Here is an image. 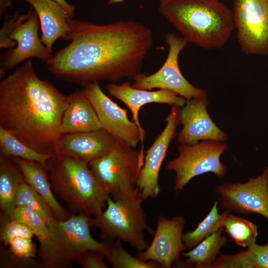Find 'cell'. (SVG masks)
Segmentation results:
<instances>
[{"mask_svg":"<svg viewBox=\"0 0 268 268\" xmlns=\"http://www.w3.org/2000/svg\"><path fill=\"white\" fill-rule=\"evenodd\" d=\"M116 138L103 129L64 135L57 147V153L89 162L108 153Z\"/></svg>","mask_w":268,"mask_h":268,"instance_id":"ac0fdd59","label":"cell"},{"mask_svg":"<svg viewBox=\"0 0 268 268\" xmlns=\"http://www.w3.org/2000/svg\"><path fill=\"white\" fill-rule=\"evenodd\" d=\"M224 230L230 239L237 245L248 247L256 241L258 235L257 225L253 222L228 213Z\"/></svg>","mask_w":268,"mask_h":268,"instance_id":"83f0119b","label":"cell"},{"mask_svg":"<svg viewBox=\"0 0 268 268\" xmlns=\"http://www.w3.org/2000/svg\"><path fill=\"white\" fill-rule=\"evenodd\" d=\"M23 182V174L13 158L0 155V207L5 217L2 223L10 219L17 193Z\"/></svg>","mask_w":268,"mask_h":268,"instance_id":"603a6c76","label":"cell"},{"mask_svg":"<svg viewBox=\"0 0 268 268\" xmlns=\"http://www.w3.org/2000/svg\"><path fill=\"white\" fill-rule=\"evenodd\" d=\"M227 148V144L222 141L211 140L181 144L178 156L166 166L168 170L175 173V191H181L192 179L206 173L211 172L219 178L224 177L227 169L220 156Z\"/></svg>","mask_w":268,"mask_h":268,"instance_id":"ba28073f","label":"cell"},{"mask_svg":"<svg viewBox=\"0 0 268 268\" xmlns=\"http://www.w3.org/2000/svg\"><path fill=\"white\" fill-rule=\"evenodd\" d=\"M91 216L73 214L68 218L60 220L55 217L47 222L61 257L67 263L76 262L85 252H100L107 255L111 242H100L92 236L90 227Z\"/></svg>","mask_w":268,"mask_h":268,"instance_id":"8fae6325","label":"cell"},{"mask_svg":"<svg viewBox=\"0 0 268 268\" xmlns=\"http://www.w3.org/2000/svg\"><path fill=\"white\" fill-rule=\"evenodd\" d=\"M82 90L91 104L103 129L115 138L136 147L140 141V132L137 125L129 119L127 110L107 96L99 82L85 84Z\"/></svg>","mask_w":268,"mask_h":268,"instance_id":"4fadbf2b","label":"cell"},{"mask_svg":"<svg viewBox=\"0 0 268 268\" xmlns=\"http://www.w3.org/2000/svg\"><path fill=\"white\" fill-rule=\"evenodd\" d=\"M145 154L116 139L113 149L105 155L89 162L94 175L112 197L135 187Z\"/></svg>","mask_w":268,"mask_h":268,"instance_id":"52a82bcc","label":"cell"},{"mask_svg":"<svg viewBox=\"0 0 268 268\" xmlns=\"http://www.w3.org/2000/svg\"><path fill=\"white\" fill-rule=\"evenodd\" d=\"M61 4L73 17L74 14L75 7L73 5L68 3L66 0H54Z\"/></svg>","mask_w":268,"mask_h":268,"instance_id":"e575fe53","label":"cell"},{"mask_svg":"<svg viewBox=\"0 0 268 268\" xmlns=\"http://www.w3.org/2000/svg\"><path fill=\"white\" fill-rule=\"evenodd\" d=\"M125 0H108V3L109 4L119 3Z\"/></svg>","mask_w":268,"mask_h":268,"instance_id":"74e56055","label":"cell"},{"mask_svg":"<svg viewBox=\"0 0 268 268\" xmlns=\"http://www.w3.org/2000/svg\"><path fill=\"white\" fill-rule=\"evenodd\" d=\"M105 256L102 253L88 250L84 252L76 262L84 268H109L104 260Z\"/></svg>","mask_w":268,"mask_h":268,"instance_id":"d6a6232c","label":"cell"},{"mask_svg":"<svg viewBox=\"0 0 268 268\" xmlns=\"http://www.w3.org/2000/svg\"><path fill=\"white\" fill-rule=\"evenodd\" d=\"M237 38L246 54H268V0H233Z\"/></svg>","mask_w":268,"mask_h":268,"instance_id":"30bf717a","label":"cell"},{"mask_svg":"<svg viewBox=\"0 0 268 268\" xmlns=\"http://www.w3.org/2000/svg\"><path fill=\"white\" fill-rule=\"evenodd\" d=\"M180 109L179 123L182 128L177 135L181 144H194L200 140L224 142L228 135L212 120L207 111L208 102L206 96L186 100Z\"/></svg>","mask_w":268,"mask_h":268,"instance_id":"2e32d148","label":"cell"},{"mask_svg":"<svg viewBox=\"0 0 268 268\" xmlns=\"http://www.w3.org/2000/svg\"><path fill=\"white\" fill-rule=\"evenodd\" d=\"M179 107L176 105L171 106L170 112L165 119L166 125L164 129L146 152L143 165L135 185L144 201L156 198L160 192L159 173L169 144L176 135L177 128L180 123Z\"/></svg>","mask_w":268,"mask_h":268,"instance_id":"5bb4252c","label":"cell"},{"mask_svg":"<svg viewBox=\"0 0 268 268\" xmlns=\"http://www.w3.org/2000/svg\"><path fill=\"white\" fill-rule=\"evenodd\" d=\"M68 97V104L62 120L61 131L63 135L103 129L91 104L82 90H75Z\"/></svg>","mask_w":268,"mask_h":268,"instance_id":"44dd1931","label":"cell"},{"mask_svg":"<svg viewBox=\"0 0 268 268\" xmlns=\"http://www.w3.org/2000/svg\"><path fill=\"white\" fill-rule=\"evenodd\" d=\"M34 235L31 228L24 222L16 219H10L2 225L0 238L5 245L16 237L32 238Z\"/></svg>","mask_w":268,"mask_h":268,"instance_id":"4dcf8cb0","label":"cell"},{"mask_svg":"<svg viewBox=\"0 0 268 268\" xmlns=\"http://www.w3.org/2000/svg\"><path fill=\"white\" fill-rule=\"evenodd\" d=\"M11 0H0V13L1 14L11 4Z\"/></svg>","mask_w":268,"mask_h":268,"instance_id":"d590c367","label":"cell"},{"mask_svg":"<svg viewBox=\"0 0 268 268\" xmlns=\"http://www.w3.org/2000/svg\"><path fill=\"white\" fill-rule=\"evenodd\" d=\"M16 206L29 207L38 213L47 222L54 217L46 201L25 181L20 185L15 199Z\"/></svg>","mask_w":268,"mask_h":268,"instance_id":"f1b7e54d","label":"cell"},{"mask_svg":"<svg viewBox=\"0 0 268 268\" xmlns=\"http://www.w3.org/2000/svg\"><path fill=\"white\" fill-rule=\"evenodd\" d=\"M221 228L205 238L192 248L183 253L185 262L196 268H211L221 248L227 243V237L222 235Z\"/></svg>","mask_w":268,"mask_h":268,"instance_id":"d4e9b609","label":"cell"},{"mask_svg":"<svg viewBox=\"0 0 268 268\" xmlns=\"http://www.w3.org/2000/svg\"><path fill=\"white\" fill-rule=\"evenodd\" d=\"M0 156L37 162L47 170L48 160L53 155L35 150L1 127H0Z\"/></svg>","mask_w":268,"mask_h":268,"instance_id":"484cf974","label":"cell"},{"mask_svg":"<svg viewBox=\"0 0 268 268\" xmlns=\"http://www.w3.org/2000/svg\"><path fill=\"white\" fill-rule=\"evenodd\" d=\"M68 101L27 60L0 82V127L41 153L56 154Z\"/></svg>","mask_w":268,"mask_h":268,"instance_id":"7a4b0ae2","label":"cell"},{"mask_svg":"<svg viewBox=\"0 0 268 268\" xmlns=\"http://www.w3.org/2000/svg\"><path fill=\"white\" fill-rule=\"evenodd\" d=\"M218 205V201H215L207 215L197 227L194 230L183 234V241L186 249H192L211 234L223 227L229 211L225 210L219 214Z\"/></svg>","mask_w":268,"mask_h":268,"instance_id":"4316f807","label":"cell"},{"mask_svg":"<svg viewBox=\"0 0 268 268\" xmlns=\"http://www.w3.org/2000/svg\"><path fill=\"white\" fill-rule=\"evenodd\" d=\"M143 201L136 187L112 198L110 196L106 209L91 217V225L99 230L105 241L119 240L142 252L148 245L145 231L154 232L147 223L142 206Z\"/></svg>","mask_w":268,"mask_h":268,"instance_id":"5b68a950","label":"cell"},{"mask_svg":"<svg viewBox=\"0 0 268 268\" xmlns=\"http://www.w3.org/2000/svg\"><path fill=\"white\" fill-rule=\"evenodd\" d=\"M211 268H268V243L262 245L255 242L237 254H222Z\"/></svg>","mask_w":268,"mask_h":268,"instance_id":"cb8c5ba5","label":"cell"},{"mask_svg":"<svg viewBox=\"0 0 268 268\" xmlns=\"http://www.w3.org/2000/svg\"><path fill=\"white\" fill-rule=\"evenodd\" d=\"M8 250L14 256L22 259H34L36 256V245L31 238L16 237L8 243Z\"/></svg>","mask_w":268,"mask_h":268,"instance_id":"1f68e13d","label":"cell"},{"mask_svg":"<svg viewBox=\"0 0 268 268\" xmlns=\"http://www.w3.org/2000/svg\"><path fill=\"white\" fill-rule=\"evenodd\" d=\"M106 89L112 97L123 102L131 110L134 122L137 125L140 132V143L142 153H144L143 141L145 132L142 128L138 120L140 109L148 103H156L167 104L172 106L183 107L186 99L176 93L167 89H159L156 91L137 89L132 86L130 81L121 84L109 83L106 86Z\"/></svg>","mask_w":268,"mask_h":268,"instance_id":"e0dca14e","label":"cell"},{"mask_svg":"<svg viewBox=\"0 0 268 268\" xmlns=\"http://www.w3.org/2000/svg\"><path fill=\"white\" fill-rule=\"evenodd\" d=\"M1 257L0 267H17V268H42L39 261L34 259H22L12 255L7 250L2 253Z\"/></svg>","mask_w":268,"mask_h":268,"instance_id":"836d02e7","label":"cell"},{"mask_svg":"<svg viewBox=\"0 0 268 268\" xmlns=\"http://www.w3.org/2000/svg\"><path fill=\"white\" fill-rule=\"evenodd\" d=\"M159 11L188 42L222 47L235 29L232 9L220 0H173Z\"/></svg>","mask_w":268,"mask_h":268,"instance_id":"3957f363","label":"cell"},{"mask_svg":"<svg viewBox=\"0 0 268 268\" xmlns=\"http://www.w3.org/2000/svg\"><path fill=\"white\" fill-rule=\"evenodd\" d=\"M121 241L117 240L111 243L109 251L105 258L115 268H160L153 262L144 261L130 254L123 247Z\"/></svg>","mask_w":268,"mask_h":268,"instance_id":"f546056e","label":"cell"},{"mask_svg":"<svg viewBox=\"0 0 268 268\" xmlns=\"http://www.w3.org/2000/svg\"><path fill=\"white\" fill-rule=\"evenodd\" d=\"M12 158L20 169L24 181L46 201L55 218L65 220L73 214L63 207L55 197L48 175V171L45 167L37 162Z\"/></svg>","mask_w":268,"mask_h":268,"instance_id":"7402d4cb","label":"cell"},{"mask_svg":"<svg viewBox=\"0 0 268 268\" xmlns=\"http://www.w3.org/2000/svg\"><path fill=\"white\" fill-rule=\"evenodd\" d=\"M159 0V9L161 8L164 6H165L166 4H167L168 3L171 2L173 0Z\"/></svg>","mask_w":268,"mask_h":268,"instance_id":"8d00e7d4","label":"cell"},{"mask_svg":"<svg viewBox=\"0 0 268 268\" xmlns=\"http://www.w3.org/2000/svg\"><path fill=\"white\" fill-rule=\"evenodd\" d=\"M185 223L180 215L171 219L160 215L151 243L144 250L138 252L136 257L144 261L157 263L161 268H171L186 249L183 241Z\"/></svg>","mask_w":268,"mask_h":268,"instance_id":"9a60e30c","label":"cell"},{"mask_svg":"<svg viewBox=\"0 0 268 268\" xmlns=\"http://www.w3.org/2000/svg\"><path fill=\"white\" fill-rule=\"evenodd\" d=\"M50 182L57 196L72 214H100L110 195L96 178L89 163L61 154L48 160Z\"/></svg>","mask_w":268,"mask_h":268,"instance_id":"277c9868","label":"cell"},{"mask_svg":"<svg viewBox=\"0 0 268 268\" xmlns=\"http://www.w3.org/2000/svg\"><path fill=\"white\" fill-rule=\"evenodd\" d=\"M220 208L244 214L256 213L268 219V166L245 183H226L216 187Z\"/></svg>","mask_w":268,"mask_h":268,"instance_id":"7c38bea8","label":"cell"},{"mask_svg":"<svg viewBox=\"0 0 268 268\" xmlns=\"http://www.w3.org/2000/svg\"><path fill=\"white\" fill-rule=\"evenodd\" d=\"M165 41L168 47L167 58L162 66L155 72L140 73L132 79L135 88L151 90L162 89L172 91L186 100L206 96V92L191 84L183 75L179 66L180 53L188 44L175 33L166 34Z\"/></svg>","mask_w":268,"mask_h":268,"instance_id":"9c48e42d","label":"cell"},{"mask_svg":"<svg viewBox=\"0 0 268 268\" xmlns=\"http://www.w3.org/2000/svg\"><path fill=\"white\" fill-rule=\"evenodd\" d=\"M40 26L32 7L25 14L17 12L5 18L0 31V47L7 50L0 60V78L26 60L35 58L46 63L52 57V50L39 37Z\"/></svg>","mask_w":268,"mask_h":268,"instance_id":"8992f818","label":"cell"},{"mask_svg":"<svg viewBox=\"0 0 268 268\" xmlns=\"http://www.w3.org/2000/svg\"><path fill=\"white\" fill-rule=\"evenodd\" d=\"M65 40L70 43L46 63L57 78L83 86L103 80L115 82L140 73L153 35L138 21L96 24L72 19Z\"/></svg>","mask_w":268,"mask_h":268,"instance_id":"6da1fadb","label":"cell"},{"mask_svg":"<svg viewBox=\"0 0 268 268\" xmlns=\"http://www.w3.org/2000/svg\"><path fill=\"white\" fill-rule=\"evenodd\" d=\"M36 11L41 29V40L49 49L60 38L65 39L72 17L54 0H25Z\"/></svg>","mask_w":268,"mask_h":268,"instance_id":"ffe728a7","label":"cell"},{"mask_svg":"<svg viewBox=\"0 0 268 268\" xmlns=\"http://www.w3.org/2000/svg\"><path fill=\"white\" fill-rule=\"evenodd\" d=\"M10 219L26 224L32 230L40 243L39 262L42 268H63L70 266L61 256L49 227L37 212L24 206H16Z\"/></svg>","mask_w":268,"mask_h":268,"instance_id":"d6986e66","label":"cell"}]
</instances>
